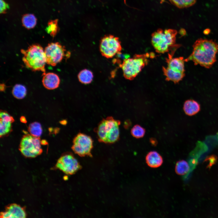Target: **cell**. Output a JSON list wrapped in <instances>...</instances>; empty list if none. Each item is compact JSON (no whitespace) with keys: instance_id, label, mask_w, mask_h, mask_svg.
<instances>
[{"instance_id":"6da1fadb","label":"cell","mask_w":218,"mask_h":218,"mask_svg":"<svg viewBox=\"0 0 218 218\" xmlns=\"http://www.w3.org/2000/svg\"><path fill=\"white\" fill-rule=\"evenodd\" d=\"M191 54L185 61H192L196 65L199 64L206 68H211L216 61L218 53V44L211 39L200 38L193 45Z\"/></svg>"},{"instance_id":"7a4b0ae2","label":"cell","mask_w":218,"mask_h":218,"mask_svg":"<svg viewBox=\"0 0 218 218\" xmlns=\"http://www.w3.org/2000/svg\"><path fill=\"white\" fill-rule=\"evenodd\" d=\"M21 52L23 55L22 61L27 68L34 71H41L42 75L46 73V58L44 50L41 45H32L26 50L22 49Z\"/></svg>"},{"instance_id":"3957f363","label":"cell","mask_w":218,"mask_h":218,"mask_svg":"<svg viewBox=\"0 0 218 218\" xmlns=\"http://www.w3.org/2000/svg\"><path fill=\"white\" fill-rule=\"evenodd\" d=\"M120 121L112 117L103 119L98 124L95 131L99 142L111 144L118 140Z\"/></svg>"},{"instance_id":"277c9868","label":"cell","mask_w":218,"mask_h":218,"mask_svg":"<svg viewBox=\"0 0 218 218\" xmlns=\"http://www.w3.org/2000/svg\"><path fill=\"white\" fill-rule=\"evenodd\" d=\"M177 31L174 29H158L151 35V42L156 51L159 53L169 52L176 46Z\"/></svg>"},{"instance_id":"5b68a950","label":"cell","mask_w":218,"mask_h":218,"mask_svg":"<svg viewBox=\"0 0 218 218\" xmlns=\"http://www.w3.org/2000/svg\"><path fill=\"white\" fill-rule=\"evenodd\" d=\"M149 56L148 53L135 54L131 58L124 59L120 65L124 77L130 80L134 79L147 64Z\"/></svg>"},{"instance_id":"8992f818","label":"cell","mask_w":218,"mask_h":218,"mask_svg":"<svg viewBox=\"0 0 218 218\" xmlns=\"http://www.w3.org/2000/svg\"><path fill=\"white\" fill-rule=\"evenodd\" d=\"M41 144L40 137H35L27 134L22 137L19 149L25 157L34 158L42 153Z\"/></svg>"},{"instance_id":"52a82bcc","label":"cell","mask_w":218,"mask_h":218,"mask_svg":"<svg viewBox=\"0 0 218 218\" xmlns=\"http://www.w3.org/2000/svg\"><path fill=\"white\" fill-rule=\"evenodd\" d=\"M46 63L54 66L65 58H68L70 53L67 51L64 46L58 42L48 43L44 49Z\"/></svg>"},{"instance_id":"ba28073f","label":"cell","mask_w":218,"mask_h":218,"mask_svg":"<svg viewBox=\"0 0 218 218\" xmlns=\"http://www.w3.org/2000/svg\"><path fill=\"white\" fill-rule=\"evenodd\" d=\"M93 141L91 137L79 133L73 139L71 149L75 153L81 157L91 156Z\"/></svg>"},{"instance_id":"9c48e42d","label":"cell","mask_w":218,"mask_h":218,"mask_svg":"<svg viewBox=\"0 0 218 218\" xmlns=\"http://www.w3.org/2000/svg\"><path fill=\"white\" fill-rule=\"evenodd\" d=\"M99 48L102 55L108 58L121 53L122 50L119 38L112 35L103 37L101 41Z\"/></svg>"},{"instance_id":"30bf717a","label":"cell","mask_w":218,"mask_h":218,"mask_svg":"<svg viewBox=\"0 0 218 218\" xmlns=\"http://www.w3.org/2000/svg\"><path fill=\"white\" fill-rule=\"evenodd\" d=\"M56 167L68 175L75 173L81 168L77 160L70 153H66L62 155L58 159Z\"/></svg>"},{"instance_id":"8fae6325","label":"cell","mask_w":218,"mask_h":218,"mask_svg":"<svg viewBox=\"0 0 218 218\" xmlns=\"http://www.w3.org/2000/svg\"><path fill=\"white\" fill-rule=\"evenodd\" d=\"M1 137L7 136L12 130V124L15 120L13 117L4 111H1L0 112Z\"/></svg>"},{"instance_id":"7c38bea8","label":"cell","mask_w":218,"mask_h":218,"mask_svg":"<svg viewBox=\"0 0 218 218\" xmlns=\"http://www.w3.org/2000/svg\"><path fill=\"white\" fill-rule=\"evenodd\" d=\"M175 51L174 50L171 51L168 54V57L165 59L167 67L175 71L185 73V59L182 57L173 58Z\"/></svg>"},{"instance_id":"4fadbf2b","label":"cell","mask_w":218,"mask_h":218,"mask_svg":"<svg viewBox=\"0 0 218 218\" xmlns=\"http://www.w3.org/2000/svg\"><path fill=\"white\" fill-rule=\"evenodd\" d=\"M0 216L3 218H23L26 217V214L24 208L13 203L8 206L5 210L0 213Z\"/></svg>"},{"instance_id":"5bb4252c","label":"cell","mask_w":218,"mask_h":218,"mask_svg":"<svg viewBox=\"0 0 218 218\" xmlns=\"http://www.w3.org/2000/svg\"><path fill=\"white\" fill-rule=\"evenodd\" d=\"M42 83L44 86L49 90H53L58 88L60 83V79L56 74L49 72L43 74Z\"/></svg>"},{"instance_id":"9a60e30c","label":"cell","mask_w":218,"mask_h":218,"mask_svg":"<svg viewBox=\"0 0 218 218\" xmlns=\"http://www.w3.org/2000/svg\"><path fill=\"white\" fill-rule=\"evenodd\" d=\"M147 165L153 168H156L160 166L163 163L162 156L157 152L152 151L149 152L145 157Z\"/></svg>"},{"instance_id":"2e32d148","label":"cell","mask_w":218,"mask_h":218,"mask_svg":"<svg viewBox=\"0 0 218 218\" xmlns=\"http://www.w3.org/2000/svg\"><path fill=\"white\" fill-rule=\"evenodd\" d=\"M162 71L166 77V80L171 81L175 84L178 83L185 76V73L177 72L168 67H162Z\"/></svg>"},{"instance_id":"e0dca14e","label":"cell","mask_w":218,"mask_h":218,"mask_svg":"<svg viewBox=\"0 0 218 218\" xmlns=\"http://www.w3.org/2000/svg\"><path fill=\"white\" fill-rule=\"evenodd\" d=\"M183 109L187 115L193 116L200 111V105L198 103L194 100H188L184 103Z\"/></svg>"},{"instance_id":"ac0fdd59","label":"cell","mask_w":218,"mask_h":218,"mask_svg":"<svg viewBox=\"0 0 218 218\" xmlns=\"http://www.w3.org/2000/svg\"><path fill=\"white\" fill-rule=\"evenodd\" d=\"M21 21L24 27L28 29H30L34 28L36 26L37 19L33 14H27L22 16Z\"/></svg>"},{"instance_id":"d6986e66","label":"cell","mask_w":218,"mask_h":218,"mask_svg":"<svg viewBox=\"0 0 218 218\" xmlns=\"http://www.w3.org/2000/svg\"><path fill=\"white\" fill-rule=\"evenodd\" d=\"M79 81L84 84H88L92 81L93 75L92 72L86 69L81 71L78 75Z\"/></svg>"},{"instance_id":"ffe728a7","label":"cell","mask_w":218,"mask_h":218,"mask_svg":"<svg viewBox=\"0 0 218 218\" xmlns=\"http://www.w3.org/2000/svg\"><path fill=\"white\" fill-rule=\"evenodd\" d=\"M190 167L188 163L183 160L178 161L175 165V171L178 175H183L187 173L189 171Z\"/></svg>"},{"instance_id":"44dd1931","label":"cell","mask_w":218,"mask_h":218,"mask_svg":"<svg viewBox=\"0 0 218 218\" xmlns=\"http://www.w3.org/2000/svg\"><path fill=\"white\" fill-rule=\"evenodd\" d=\"M12 93L13 95L18 99H22L25 97L27 94L25 87L21 84H16L13 88Z\"/></svg>"},{"instance_id":"7402d4cb","label":"cell","mask_w":218,"mask_h":218,"mask_svg":"<svg viewBox=\"0 0 218 218\" xmlns=\"http://www.w3.org/2000/svg\"><path fill=\"white\" fill-rule=\"evenodd\" d=\"M59 30L58 19L50 20L48 21L45 30L51 37L54 38L58 33Z\"/></svg>"},{"instance_id":"603a6c76","label":"cell","mask_w":218,"mask_h":218,"mask_svg":"<svg viewBox=\"0 0 218 218\" xmlns=\"http://www.w3.org/2000/svg\"><path fill=\"white\" fill-rule=\"evenodd\" d=\"M28 130L30 134L36 137H40L42 132L41 124L37 122L31 123L29 125Z\"/></svg>"},{"instance_id":"cb8c5ba5","label":"cell","mask_w":218,"mask_h":218,"mask_svg":"<svg viewBox=\"0 0 218 218\" xmlns=\"http://www.w3.org/2000/svg\"><path fill=\"white\" fill-rule=\"evenodd\" d=\"M170 2L179 8L190 7L193 5L197 0H169Z\"/></svg>"},{"instance_id":"d4e9b609","label":"cell","mask_w":218,"mask_h":218,"mask_svg":"<svg viewBox=\"0 0 218 218\" xmlns=\"http://www.w3.org/2000/svg\"><path fill=\"white\" fill-rule=\"evenodd\" d=\"M145 133L144 128L138 124L135 125L131 130L132 135L135 138H140L143 137Z\"/></svg>"},{"instance_id":"484cf974","label":"cell","mask_w":218,"mask_h":218,"mask_svg":"<svg viewBox=\"0 0 218 218\" xmlns=\"http://www.w3.org/2000/svg\"><path fill=\"white\" fill-rule=\"evenodd\" d=\"M8 5L3 0H0V13L5 14L9 8Z\"/></svg>"},{"instance_id":"4316f807","label":"cell","mask_w":218,"mask_h":218,"mask_svg":"<svg viewBox=\"0 0 218 218\" xmlns=\"http://www.w3.org/2000/svg\"><path fill=\"white\" fill-rule=\"evenodd\" d=\"M2 86V89L1 90H2V91H3V90H5V85L3 84H1Z\"/></svg>"}]
</instances>
